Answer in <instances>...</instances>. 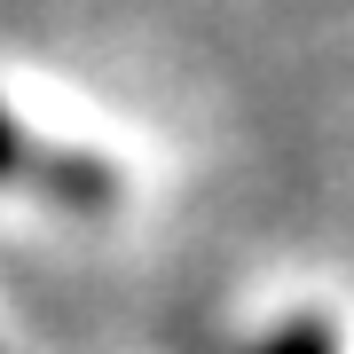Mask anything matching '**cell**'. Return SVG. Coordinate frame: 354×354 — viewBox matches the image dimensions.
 Masks as SVG:
<instances>
[{
  "label": "cell",
  "instance_id": "cell-1",
  "mask_svg": "<svg viewBox=\"0 0 354 354\" xmlns=\"http://www.w3.org/2000/svg\"><path fill=\"white\" fill-rule=\"evenodd\" d=\"M260 354H339V339H330V330H323V323H291V330H283V339H268Z\"/></svg>",
  "mask_w": 354,
  "mask_h": 354
},
{
  "label": "cell",
  "instance_id": "cell-2",
  "mask_svg": "<svg viewBox=\"0 0 354 354\" xmlns=\"http://www.w3.org/2000/svg\"><path fill=\"white\" fill-rule=\"evenodd\" d=\"M8 158H16V127L0 118V165H8Z\"/></svg>",
  "mask_w": 354,
  "mask_h": 354
}]
</instances>
